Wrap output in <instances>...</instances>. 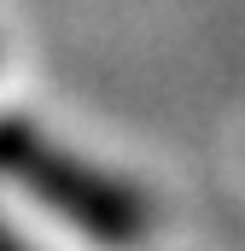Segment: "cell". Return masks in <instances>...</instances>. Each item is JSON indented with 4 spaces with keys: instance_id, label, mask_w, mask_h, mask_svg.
<instances>
[{
    "instance_id": "6da1fadb",
    "label": "cell",
    "mask_w": 245,
    "mask_h": 251,
    "mask_svg": "<svg viewBox=\"0 0 245 251\" xmlns=\"http://www.w3.org/2000/svg\"><path fill=\"white\" fill-rule=\"evenodd\" d=\"M0 181L24 187L35 204H47L53 216H64L70 228H82L99 246H134L146 228V204L117 176L53 146L24 117H0Z\"/></svg>"
},
{
    "instance_id": "7a4b0ae2",
    "label": "cell",
    "mask_w": 245,
    "mask_h": 251,
    "mask_svg": "<svg viewBox=\"0 0 245 251\" xmlns=\"http://www.w3.org/2000/svg\"><path fill=\"white\" fill-rule=\"evenodd\" d=\"M0 251H29V246H24V240H18V234H12V228L0 222Z\"/></svg>"
}]
</instances>
